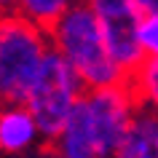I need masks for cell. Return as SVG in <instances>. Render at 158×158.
Returning <instances> with one entry per match:
<instances>
[{
	"label": "cell",
	"mask_w": 158,
	"mask_h": 158,
	"mask_svg": "<svg viewBox=\"0 0 158 158\" xmlns=\"http://www.w3.org/2000/svg\"><path fill=\"white\" fill-rule=\"evenodd\" d=\"M3 11H14V0H0V14Z\"/></svg>",
	"instance_id": "cell-12"
},
{
	"label": "cell",
	"mask_w": 158,
	"mask_h": 158,
	"mask_svg": "<svg viewBox=\"0 0 158 158\" xmlns=\"http://www.w3.org/2000/svg\"><path fill=\"white\" fill-rule=\"evenodd\" d=\"M86 89L89 86L83 83L78 70L51 46V51L46 54V62L40 67V75L24 99L27 107L32 110L38 126H40L46 145L62 131L67 115L73 113L78 99L86 94Z\"/></svg>",
	"instance_id": "cell-4"
},
{
	"label": "cell",
	"mask_w": 158,
	"mask_h": 158,
	"mask_svg": "<svg viewBox=\"0 0 158 158\" xmlns=\"http://www.w3.org/2000/svg\"><path fill=\"white\" fill-rule=\"evenodd\" d=\"M51 35L16 11L0 14V102H24L40 75Z\"/></svg>",
	"instance_id": "cell-3"
},
{
	"label": "cell",
	"mask_w": 158,
	"mask_h": 158,
	"mask_svg": "<svg viewBox=\"0 0 158 158\" xmlns=\"http://www.w3.org/2000/svg\"><path fill=\"white\" fill-rule=\"evenodd\" d=\"M51 46L78 70L89 89L113 86L129 81L123 67L118 64L107 48L105 32L86 0H78L64 16L48 30Z\"/></svg>",
	"instance_id": "cell-2"
},
{
	"label": "cell",
	"mask_w": 158,
	"mask_h": 158,
	"mask_svg": "<svg viewBox=\"0 0 158 158\" xmlns=\"http://www.w3.org/2000/svg\"><path fill=\"white\" fill-rule=\"evenodd\" d=\"M121 158H158V110L139 107L134 110L126 126L123 142L118 148Z\"/></svg>",
	"instance_id": "cell-7"
},
{
	"label": "cell",
	"mask_w": 158,
	"mask_h": 158,
	"mask_svg": "<svg viewBox=\"0 0 158 158\" xmlns=\"http://www.w3.org/2000/svg\"><path fill=\"white\" fill-rule=\"evenodd\" d=\"M139 43L145 56H158V14H142L139 22Z\"/></svg>",
	"instance_id": "cell-10"
},
{
	"label": "cell",
	"mask_w": 158,
	"mask_h": 158,
	"mask_svg": "<svg viewBox=\"0 0 158 158\" xmlns=\"http://www.w3.org/2000/svg\"><path fill=\"white\" fill-rule=\"evenodd\" d=\"M40 142L46 139L27 102H0V153L22 156L38 150Z\"/></svg>",
	"instance_id": "cell-6"
},
{
	"label": "cell",
	"mask_w": 158,
	"mask_h": 158,
	"mask_svg": "<svg viewBox=\"0 0 158 158\" xmlns=\"http://www.w3.org/2000/svg\"><path fill=\"white\" fill-rule=\"evenodd\" d=\"M129 83H131L139 105L158 110V56L145 59L139 64V70L129 78Z\"/></svg>",
	"instance_id": "cell-9"
},
{
	"label": "cell",
	"mask_w": 158,
	"mask_h": 158,
	"mask_svg": "<svg viewBox=\"0 0 158 158\" xmlns=\"http://www.w3.org/2000/svg\"><path fill=\"white\" fill-rule=\"evenodd\" d=\"M139 107L131 83L86 89L62 131L48 142V153L62 158H107L118 156L126 126Z\"/></svg>",
	"instance_id": "cell-1"
},
{
	"label": "cell",
	"mask_w": 158,
	"mask_h": 158,
	"mask_svg": "<svg viewBox=\"0 0 158 158\" xmlns=\"http://www.w3.org/2000/svg\"><path fill=\"white\" fill-rule=\"evenodd\" d=\"M75 3L78 0H14V11L35 24L51 30Z\"/></svg>",
	"instance_id": "cell-8"
},
{
	"label": "cell",
	"mask_w": 158,
	"mask_h": 158,
	"mask_svg": "<svg viewBox=\"0 0 158 158\" xmlns=\"http://www.w3.org/2000/svg\"><path fill=\"white\" fill-rule=\"evenodd\" d=\"M142 14H158V0H134Z\"/></svg>",
	"instance_id": "cell-11"
},
{
	"label": "cell",
	"mask_w": 158,
	"mask_h": 158,
	"mask_svg": "<svg viewBox=\"0 0 158 158\" xmlns=\"http://www.w3.org/2000/svg\"><path fill=\"white\" fill-rule=\"evenodd\" d=\"M86 6L94 11V16L99 22L113 59L131 78L139 70V64L148 59L139 43V6L134 0H86Z\"/></svg>",
	"instance_id": "cell-5"
}]
</instances>
